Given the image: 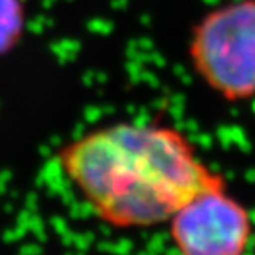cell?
<instances>
[{"label": "cell", "instance_id": "1", "mask_svg": "<svg viewBox=\"0 0 255 255\" xmlns=\"http://www.w3.org/2000/svg\"><path fill=\"white\" fill-rule=\"evenodd\" d=\"M63 174L95 216L116 229H149L199 191L222 181L174 126L121 121L81 134L58 151Z\"/></svg>", "mask_w": 255, "mask_h": 255}, {"label": "cell", "instance_id": "2", "mask_svg": "<svg viewBox=\"0 0 255 255\" xmlns=\"http://www.w3.org/2000/svg\"><path fill=\"white\" fill-rule=\"evenodd\" d=\"M187 58L219 98L255 100V0H227L204 12L189 32Z\"/></svg>", "mask_w": 255, "mask_h": 255}, {"label": "cell", "instance_id": "3", "mask_svg": "<svg viewBox=\"0 0 255 255\" xmlns=\"http://www.w3.org/2000/svg\"><path fill=\"white\" fill-rule=\"evenodd\" d=\"M167 224L179 255H244L252 241L251 212L226 179L199 191Z\"/></svg>", "mask_w": 255, "mask_h": 255}, {"label": "cell", "instance_id": "4", "mask_svg": "<svg viewBox=\"0 0 255 255\" xmlns=\"http://www.w3.org/2000/svg\"><path fill=\"white\" fill-rule=\"evenodd\" d=\"M12 10V0H0V52H3L10 45V42L5 37H7L8 30H12L13 27V25H8L10 17H13Z\"/></svg>", "mask_w": 255, "mask_h": 255}]
</instances>
